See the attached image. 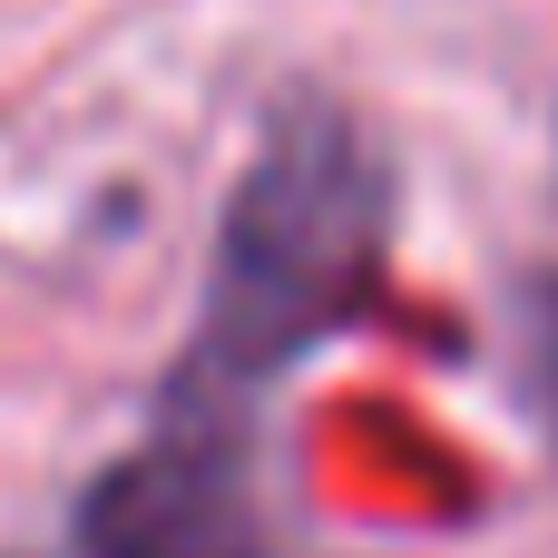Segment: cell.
I'll list each match as a JSON object with an SVG mask.
<instances>
[{"label": "cell", "instance_id": "1", "mask_svg": "<svg viewBox=\"0 0 558 558\" xmlns=\"http://www.w3.org/2000/svg\"><path fill=\"white\" fill-rule=\"evenodd\" d=\"M392 167L333 98H284L216 235V284L196 324L186 392H255L383 284Z\"/></svg>", "mask_w": 558, "mask_h": 558}, {"label": "cell", "instance_id": "2", "mask_svg": "<svg viewBox=\"0 0 558 558\" xmlns=\"http://www.w3.org/2000/svg\"><path fill=\"white\" fill-rule=\"evenodd\" d=\"M78 558H275L235 422H177L167 441L108 461L78 500Z\"/></svg>", "mask_w": 558, "mask_h": 558}, {"label": "cell", "instance_id": "3", "mask_svg": "<svg viewBox=\"0 0 558 558\" xmlns=\"http://www.w3.org/2000/svg\"><path fill=\"white\" fill-rule=\"evenodd\" d=\"M520 392L558 441V265L520 275Z\"/></svg>", "mask_w": 558, "mask_h": 558}]
</instances>
